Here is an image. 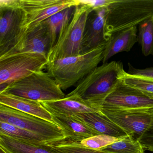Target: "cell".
Returning a JSON list of instances; mask_svg holds the SVG:
<instances>
[{
  "label": "cell",
  "mask_w": 153,
  "mask_h": 153,
  "mask_svg": "<svg viewBox=\"0 0 153 153\" xmlns=\"http://www.w3.org/2000/svg\"><path fill=\"white\" fill-rule=\"evenodd\" d=\"M125 72L121 62L103 63L79 81L67 95L79 97L102 110L105 99L121 82Z\"/></svg>",
  "instance_id": "cell-1"
},
{
  "label": "cell",
  "mask_w": 153,
  "mask_h": 153,
  "mask_svg": "<svg viewBox=\"0 0 153 153\" xmlns=\"http://www.w3.org/2000/svg\"><path fill=\"white\" fill-rule=\"evenodd\" d=\"M105 45L77 56L57 60L47 65V72L62 90H67L98 67L102 61Z\"/></svg>",
  "instance_id": "cell-2"
},
{
  "label": "cell",
  "mask_w": 153,
  "mask_h": 153,
  "mask_svg": "<svg viewBox=\"0 0 153 153\" xmlns=\"http://www.w3.org/2000/svg\"><path fill=\"white\" fill-rule=\"evenodd\" d=\"M92 10L87 4L76 6L70 19L62 27L56 43L47 55L48 64L60 59L81 54L86 23Z\"/></svg>",
  "instance_id": "cell-3"
},
{
  "label": "cell",
  "mask_w": 153,
  "mask_h": 153,
  "mask_svg": "<svg viewBox=\"0 0 153 153\" xmlns=\"http://www.w3.org/2000/svg\"><path fill=\"white\" fill-rule=\"evenodd\" d=\"M107 35L137 26L153 16V0H113L107 7Z\"/></svg>",
  "instance_id": "cell-4"
},
{
  "label": "cell",
  "mask_w": 153,
  "mask_h": 153,
  "mask_svg": "<svg viewBox=\"0 0 153 153\" xmlns=\"http://www.w3.org/2000/svg\"><path fill=\"white\" fill-rule=\"evenodd\" d=\"M3 92L38 102L59 100L66 96L56 81L43 71L13 82Z\"/></svg>",
  "instance_id": "cell-5"
},
{
  "label": "cell",
  "mask_w": 153,
  "mask_h": 153,
  "mask_svg": "<svg viewBox=\"0 0 153 153\" xmlns=\"http://www.w3.org/2000/svg\"><path fill=\"white\" fill-rule=\"evenodd\" d=\"M47 64V57L36 53H18L0 59V93L13 82L42 71Z\"/></svg>",
  "instance_id": "cell-6"
},
{
  "label": "cell",
  "mask_w": 153,
  "mask_h": 153,
  "mask_svg": "<svg viewBox=\"0 0 153 153\" xmlns=\"http://www.w3.org/2000/svg\"><path fill=\"white\" fill-rule=\"evenodd\" d=\"M0 122L39 134L49 139L53 143L66 138L63 130L55 123L1 104Z\"/></svg>",
  "instance_id": "cell-7"
},
{
  "label": "cell",
  "mask_w": 153,
  "mask_h": 153,
  "mask_svg": "<svg viewBox=\"0 0 153 153\" xmlns=\"http://www.w3.org/2000/svg\"><path fill=\"white\" fill-rule=\"evenodd\" d=\"M52 48L48 27L43 21L35 27L22 30L16 39L0 50V59L25 53H36L47 57Z\"/></svg>",
  "instance_id": "cell-8"
},
{
  "label": "cell",
  "mask_w": 153,
  "mask_h": 153,
  "mask_svg": "<svg viewBox=\"0 0 153 153\" xmlns=\"http://www.w3.org/2000/svg\"><path fill=\"white\" fill-rule=\"evenodd\" d=\"M78 5V0H19L21 29L35 27L54 14Z\"/></svg>",
  "instance_id": "cell-9"
},
{
  "label": "cell",
  "mask_w": 153,
  "mask_h": 153,
  "mask_svg": "<svg viewBox=\"0 0 153 153\" xmlns=\"http://www.w3.org/2000/svg\"><path fill=\"white\" fill-rule=\"evenodd\" d=\"M153 98L121 82L107 97L102 109L110 111L150 109Z\"/></svg>",
  "instance_id": "cell-10"
},
{
  "label": "cell",
  "mask_w": 153,
  "mask_h": 153,
  "mask_svg": "<svg viewBox=\"0 0 153 153\" xmlns=\"http://www.w3.org/2000/svg\"><path fill=\"white\" fill-rule=\"evenodd\" d=\"M149 110L110 111L102 109L101 111L128 135L140 140L151 123V115Z\"/></svg>",
  "instance_id": "cell-11"
},
{
  "label": "cell",
  "mask_w": 153,
  "mask_h": 153,
  "mask_svg": "<svg viewBox=\"0 0 153 153\" xmlns=\"http://www.w3.org/2000/svg\"><path fill=\"white\" fill-rule=\"evenodd\" d=\"M107 7L92 10L85 27L81 54L102 45H105L110 36L106 31Z\"/></svg>",
  "instance_id": "cell-12"
},
{
  "label": "cell",
  "mask_w": 153,
  "mask_h": 153,
  "mask_svg": "<svg viewBox=\"0 0 153 153\" xmlns=\"http://www.w3.org/2000/svg\"><path fill=\"white\" fill-rule=\"evenodd\" d=\"M39 102L49 112L69 116L85 113L99 112L102 111L88 102L73 96L66 95L64 98L59 100Z\"/></svg>",
  "instance_id": "cell-13"
},
{
  "label": "cell",
  "mask_w": 153,
  "mask_h": 153,
  "mask_svg": "<svg viewBox=\"0 0 153 153\" xmlns=\"http://www.w3.org/2000/svg\"><path fill=\"white\" fill-rule=\"evenodd\" d=\"M22 19L20 8L0 10V50L10 44L20 34Z\"/></svg>",
  "instance_id": "cell-14"
},
{
  "label": "cell",
  "mask_w": 153,
  "mask_h": 153,
  "mask_svg": "<svg viewBox=\"0 0 153 153\" xmlns=\"http://www.w3.org/2000/svg\"><path fill=\"white\" fill-rule=\"evenodd\" d=\"M137 26H134L111 34L104 50L103 64L119 53L130 51L137 42Z\"/></svg>",
  "instance_id": "cell-15"
},
{
  "label": "cell",
  "mask_w": 153,
  "mask_h": 153,
  "mask_svg": "<svg viewBox=\"0 0 153 153\" xmlns=\"http://www.w3.org/2000/svg\"><path fill=\"white\" fill-rule=\"evenodd\" d=\"M71 116L85 123L99 134L117 138L128 135L122 128L106 117L102 111L99 112L78 114Z\"/></svg>",
  "instance_id": "cell-16"
},
{
  "label": "cell",
  "mask_w": 153,
  "mask_h": 153,
  "mask_svg": "<svg viewBox=\"0 0 153 153\" xmlns=\"http://www.w3.org/2000/svg\"><path fill=\"white\" fill-rule=\"evenodd\" d=\"M49 112L52 115L53 122L63 130L67 140L79 141L86 138L99 135L90 127L72 116Z\"/></svg>",
  "instance_id": "cell-17"
},
{
  "label": "cell",
  "mask_w": 153,
  "mask_h": 153,
  "mask_svg": "<svg viewBox=\"0 0 153 153\" xmlns=\"http://www.w3.org/2000/svg\"><path fill=\"white\" fill-rule=\"evenodd\" d=\"M0 104L54 123L51 113L38 101L3 92L0 93Z\"/></svg>",
  "instance_id": "cell-18"
},
{
  "label": "cell",
  "mask_w": 153,
  "mask_h": 153,
  "mask_svg": "<svg viewBox=\"0 0 153 153\" xmlns=\"http://www.w3.org/2000/svg\"><path fill=\"white\" fill-rule=\"evenodd\" d=\"M0 148L7 153H62L51 145H35L1 134Z\"/></svg>",
  "instance_id": "cell-19"
},
{
  "label": "cell",
  "mask_w": 153,
  "mask_h": 153,
  "mask_svg": "<svg viewBox=\"0 0 153 153\" xmlns=\"http://www.w3.org/2000/svg\"><path fill=\"white\" fill-rule=\"evenodd\" d=\"M0 134L35 145L53 144L50 140L45 137L2 122H0Z\"/></svg>",
  "instance_id": "cell-20"
},
{
  "label": "cell",
  "mask_w": 153,
  "mask_h": 153,
  "mask_svg": "<svg viewBox=\"0 0 153 153\" xmlns=\"http://www.w3.org/2000/svg\"><path fill=\"white\" fill-rule=\"evenodd\" d=\"M145 150L139 140L129 135L100 149L108 153H145Z\"/></svg>",
  "instance_id": "cell-21"
},
{
  "label": "cell",
  "mask_w": 153,
  "mask_h": 153,
  "mask_svg": "<svg viewBox=\"0 0 153 153\" xmlns=\"http://www.w3.org/2000/svg\"><path fill=\"white\" fill-rule=\"evenodd\" d=\"M75 7H71L62 10L44 21L48 27L52 48L56 43L62 27L70 19L74 13Z\"/></svg>",
  "instance_id": "cell-22"
},
{
  "label": "cell",
  "mask_w": 153,
  "mask_h": 153,
  "mask_svg": "<svg viewBox=\"0 0 153 153\" xmlns=\"http://www.w3.org/2000/svg\"><path fill=\"white\" fill-rule=\"evenodd\" d=\"M137 42L145 56L153 54V16L139 25Z\"/></svg>",
  "instance_id": "cell-23"
},
{
  "label": "cell",
  "mask_w": 153,
  "mask_h": 153,
  "mask_svg": "<svg viewBox=\"0 0 153 153\" xmlns=\"http://www.w3.org/2000/svg\"><path fill=\"white\" fill-rule=\"evenodd\" d=\"M122 82L153 98V80L135 76L126 72L123 77Z\"/></svg>",
  "instance_id": "cell-24"
},
{
  "label": "cell",
  "mask_w": 153,
  "mask_h": 153,
  "mask_svg": "<svg viewBox=\"0 0 153 153\" xmlns=\"http://www.w3.org/2000/svg\"><path fill=\"white\" fill-rule=\"evenodd\" d=\"M121 138H117L108 135L99 134L89 137L86 138L81 140L80 141L74 142H77L80 146L85 148L93 150H100L118 141Z\"/></svg>",
  "instance_id": "cell-25"
},
{
  "label": "cell",
  "mask_w": 153,
  "mask_h": 153,
  "mask_svg": "<svg viewBox=\"0 0 153 153\" xmlns=\"http://www.w3.org/2000/svg\"><path fill=\"white\" fill-rule=\"evenodd\" d=\"M51 146L62 153H108L100 150L85 148L77 142L67 140L53 143Z\"/></svg>",
  "instance_id": "cell-26"
},
{
  "label": "cell",
  "mask_w": 153,
  "mask_h": 153,
  "mask_svg": "<svg viewBox=\"0 0 153 153\" xmlns=\"http://www.w3.org/2000/svg\"><path fill=\"white\" fill-rule=\"evenodd\" d=\"M128 73L130 75L153 80V68L145 69L136 68L129 63H128Z\"/></svg>",
  "instance_id": "cell-27"
},
{
  "label": "cell",
  "mask_w": 153,
  "mask_h": 153,
  "mask_svg": "<svg viewBox=\"0 0 153 153\" xmlns=\"http://www.w3.org/2000/svg\"><path fill=\"white\" fill-rule=\"evenodd\" d=\"M113 1V0H78L79 5L87 4L93 10L102 8L108 7Z\"/></svg>",
  "instance_id": "cell-28"
},
{
  "label": "cell",
  "mask_w": 153,
  "mask_h": 153,
  "mask_svg": "<svg viewBox=\"0 0 153 153\" xmlns=\"http://www.w3.org/2000/svg\"><path fill=\"white\" fill-rule=\"evenodd\" d=\"M19 8V0H0V10Z\"/></svg>",
  "instance_id": "cell-29"
},
{
  "label": "cell",
  "mask_w": 153,
  "mask_h": 153,
  "mask_svg": "<svg viewBox=\"0 0 153 153\" xmlns=\"http://www.w3.org/2000/svg\"><path fill=\"white\" fill-rule=\"evenodd\" d=\"M0 153H7L2 149L0 148Z\"/></svg>",
  "instance_id": "cell-30"
}]
</instances>
